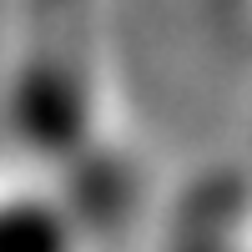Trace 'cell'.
<instances>
[{
  "label": "cell",
  "instance_id": "cell-1",
  "mask_svg": "<svg viewBox=\"0 0 252 252\" xmlns=\"http://www.w3.org/2000/svg\"><path fill=\"white\" fill-rule=\"evenodd\" d=\"M237 217H242L237 182H212V192H202L182 222V252H232V247H217V242L232 237Z\"/></svg>",
  "mask_w": 252,
  "mask_h": 252
},
{
  "label": "cell",
  "instance_id": "cell-2",
  "mask_svg": "<svg viewBox=\"0 0 252 252\" xmlns=\"http://www.w3.org/2000/svg\"><path fill=\"white\" fill-rule=\"evenodd\" d=\"M61 222L40 202H15L0 212V252H61Z\"/></svg>",
  "mask_w": 252,
  "mask_h": 252
}]
</instances>
